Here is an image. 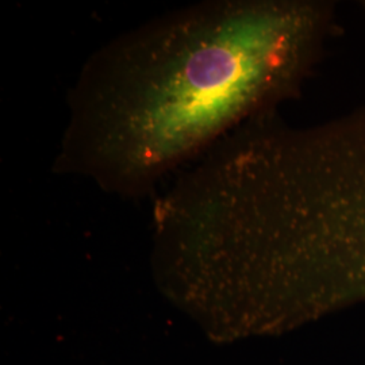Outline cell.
Instances as JSON below:
<instances>
[{"instance_id":"1","label":"cell","mask_w":365,"mask_h":365,"mask_svg":"<svg viewBox=\"0 0 365 365\" xmlns=\"http://www.w3.org/2000/svg\"><path fill=\"white\" fill-rule=\"evenodd\" d=\"M325 0H203L91 53L53 172L122 199L155 191L253 118L298 98L336 29Z\"/></svg>"},{"instance_id":"2","label":"cell","mask_w":365,"mask_h":365,"mask_svg":"<svg viewBox=\"0 0 365 365\" xmlns=\"http://www.w3.org/2000/svg\"><path fill=\"white\" fill-rule=\"evenodd\" d=\"M178 223L265 315L365 300V108L294 128L277 111L225 135L170 191Z\"/></svg>"},{"instance_id":"3","label":"cell","mask_w":365,"mask_h":365,"mask_svg":"<svg viewBox=\"0 0 365 365\" xmlns=\"http://www.w3.org/2000/svg\"><path fill=\"white\" fill-rule=\"evenodd\" d=\"M361 7H363V9H364L365 10V1H363V3H361Z\"/></svg>"}]
</instances>
